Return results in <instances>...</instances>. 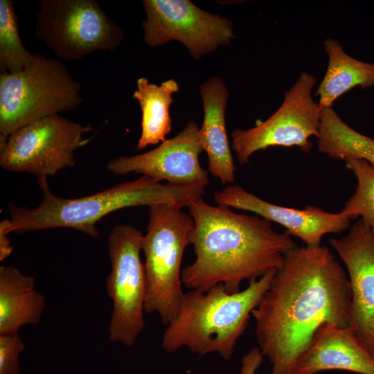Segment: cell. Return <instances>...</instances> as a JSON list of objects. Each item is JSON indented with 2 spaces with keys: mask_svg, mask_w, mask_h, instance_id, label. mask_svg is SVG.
I'll use <instances>...</instances> for the list:
<instances>
[{
  "mask_svg": "<svg viewBox=\"0 0 374 374\" xmlns=\"http://www.w3.org/2000/svg\"><path fill=\"white\" fill-rule=\"evenodd\" d=\"M263 356L259 348H252L241 359L240 374H256L263 362Z\"/></svg>",
  "mask_w": 374,
  "mask_h": 374,
  "instance_id": "cell-24",
  "label": "cell"
},
{
  "mask_svg": "<svg viewBox=\"0 0 374 374\" xmlns=\"http://www.w3.org/2000/svg\"><path fill=\"white\" fill-rule=\"evenodd\" d=\"M329 370L374 374V358L350 327L322 325L310 347L298 359L294 374Z\"/></svg>",
  "mask_w": 374,
  "mask_h": 374,
  "instance_id": "cell-15",
  "label": "cell"
},
{
  "mask_svg": "<svg viewBox=\"0 0 374 374\" xmlns=\"http://www.w3.org/2000/svg\"><path fill=\"white\" fill-rule=\"evenodd\" d=\"M251 315L271 374H294L298 359L322 325L350 327L348 277L328 247L296 246L285 254Z\"/></svg>",
  "mask_w": 374,
  "mask_h": 374,
  "instance_id": "cell-1",
  "label": "cell"
},
{
  "mask_svg": "<svg viewBox=\"0 0 374 374\" xmlns=\"http://www.w3.org/2000/svg\"><path fill=\"white\" fill-rule=\"evenodd\" d=\"M188 208L194 222L190 244L195 259L181 274L188 289L206 291L222 283L227 292H238L244 280L279 269L285 254L297 246L286 231H276L271 222L257 215L212 206L202 197Z\"/></svg>",
  "mask_w": 374,
  "mask_h": 374,
  "instance_id": "cell-2",
  "label": "cell"
},
{
  "mask_svg": "<svg viewBox=\"0 0 374 374\" xmlns=\"http://www.w3.org/2000/svg\"><path fill=\"white\" fill-rule=\"evenodd\" d=\"M371 355H372L373 357L374 358V350H373V352L372 353Z\"/></svg>",
  "mask_w": 374,
  "mask_h": 374,
  "instance_id": "cell-26",
  "label": "cell"
},
{
  "mask_svg": "<svg viewBox=\"0 0 374 374\" xmlns=\"http://www.w3.org/2000/svg\"><path fill=\"white\" fill-rule=\"evenodd\" d=\"M199 132L197 124L189 121L177 135L148 152L111 159L107 170L116 175L136 172L177 185H208V172L199 161L203 150Z\"/></svg>",
  "mask_w": 374,
  "mask_h": 374,
  "instance_id": "cell-12",
  "label": "cell"
},
{
  "mask_svg": "<svg viewBox=\"0 0 374 374\" xmlns=\"http://www.w3.org/2000/svg\"><path fill=\"white\" fill-rule=\"evenodd\" d=\"M214 199L218 205L249 211L283 226L285 231L300 238L306 246H319L325 235L344 232L352 220L341 212L329 213L314 206L297 209L276 205L238 185L215 192Z\"/></svg>",
  "mask_w": 374,
  "mask_h": 374,
  "instance_id": "cell-14",
  "label": "cell"
},
{
  "mask_svg": "<svg viewBox=\"0 0 374 374\" xmlns=\"http://www.w3.org/2000/svg\"><path fill=\"white\" fill-rule=\"evenodd\" d=\"M91 130L90 125H83L60 114L30 123L9 136L0 149V166L37 177L53 175L75 165L74 152L91 141L92 138H84Z\"/></svg>",
  "mask_w": 374,
  "mask_h": 374,
  "instance_id": "cell-9",
  "label": "cell"
},
{
  "mask_svg": "<svg viewBox=\"0 0 374 374\" xmlns=\"http://www.w3.org/2000/svg\"><path fill=\"white\" fill-rule=\"evenodd\" d=\"M37 181L43 194L38 206L28 208L8 203L10 233L71 228L96 238L100 233L97 222L115 211L154 204L188 207L194 200L204 195L207 186L204 184H162L142 175L91 195L66 199L51 190L47 177H39Z\"/></svg>",
  "mask_w": 374,
  "mask_h": 374,
  "instance_id": "cell-3",
  "label": "cell"
},
{
  "mask_svg": "<svg viewBox=\"0 0 374 374\" xmlns=\"http://www.w3.org/2000/svg\"><path fill=\"white\" fill-rule=\"evenodd\" d=\"M143 39L150 47L177 40L195 59L235 38L231 21L204 10L189 0H143Z\"/></svg>",
  "mask_w": 374,
  "mask_h": 374,
  "instance_id": "cell-11",
  "label": "cell"
},
{
  "mask_svg": "<svg viewBox=\"0 0 374 374\" xmlns=\"http://www.w3.org/2000/svg\"><path fill=\"white\" fill-rule=\"evenodd\" d=\"M33 53L24 46L18 29L17 16L12 0H0L1 73H15L28 66Z\"/></svg>",
  "mask_w": 374,
  "mask_h": 374,
  "instance_id": "cell-21",
  "label": "cell"
},
{
  "mask_svg": "<svg viewBox=\"0 0 374 374\" xmlns=\"http://www.w3.org/2000/svg\"><path fill=\"white\" fill-rule=\"evenodd\" d=\"M204 119L199 137L208 158V172L222 184L235 181V167L226 128L225 110L229 91L218 77H211L199 87Z\"/></svg>",
  "mask_w": 374,
  "mask_h": 374,
  "instance_id": "cell-16",
  "label": "cell"
},
{
  "mask_svg": "<svg viewBox=\"0 0 374 374\" xmlns=\"http://www.w3.org/2000/svg\"><path fill=\"white\" fill-rule=\"evenodd\" d=\"M81 91L63 62L38 53L25 69L1 73L0 149L22 126L78 107Z\"/></svg>",
  "mask_w": 374,
  "mask_h": 374,
  "instance_id": "cell-5",
  "label": "cell"
},
{
  "mask_svg": "<svg viewBox=\"0 0 374 374\" xmlns=\"http://www.w3.org/2000/svg\"><path fill=\"white\" fill-rule=\"evenodd\" d=\"M318 150L333 159H362L374 166V139L344 123L331 108L321 109Z\"/></svg>",
  "mask_w": 374,
  "mask_h": 374,
  "instance_id": "cell-20",
  "label": "cell"
},
{
  "mask_svg": "<svg viewBox=\"0 0 374 374\" xmlns=\"http://www.w3.org/2000/svg\"><path fill=\"white\" fill-rule=\"evenodd\" d=\"M9 233L6 229L0 226V260L3 261L7 258L13 250L10 242L6 237Z\"/></svg>",
  "mask_w": 374,
  "mask_h": 374,
  "instance_id": "cell-25",
  "label": "cell"
},
{
  "mask_svg": "<svg viewBox=\"0 0 374 374\" xmlns=\"http://www.w3.org/2000/svg\"><path fill=\"white\" fill-rule=\"evenodd\" d=\"M344 161L355 175L357 186L340 212L351 220L361 217L374 232V166L362 159H347Z\"/></svg>",
  "mask_w": 374,
  "mask_h": 374,
  "instance_id": "cell-22",
  "label": "cell"
},
{
  "mask_svg": "<svg viewBox=\"0 0 374 374\" xmlns=\"http://www.w3.org/2000/svg\"><path fill=\"white\" fill-rule=\"evenodd\" d=\"M148 212L142 245L146 278L144 311L158 313L168 326L177 317L184 292L181 266L194 222L181 208L168 204L150 206Z\"/></svg>",
  "mask_w": 374,
  "mask_h": 374,
  "instance_id": "cell-6",
  "label": "cell"
},
{
  "mask_svg": "<svg viewBox=\"0 0 374 374\" xmlns=\"http://www.w3.org/2000/svg\"><path fill=\"white\" fill-rule=\"evenodd\" d=\"M276 271L269 270L236 293L227 292L222 283L184 292L179 313L163 332V349L174 353L187 347L202 356L217 353L229 360Z\"/></svg>",
  "mask_w": 374,
  "mask_h": 374,
  "instance_id": "cell-4",
  "label": "cell"
},
{
  "mask_svg": "<svg viewBox=\"0 0 374 374\" xmlns=\"http://www.w3.org/2000/svg\"><path fill=\"white\" fill-rule=\"evenodd\" d=\"M323 46L329 61L316 92L320 109L332 107L337 98L355 87L366 89L374 86V63L350 57L340 43L332 38L326 39Z\"/></svg>",
  "mask_w": 374,
  "mask_h": 374,
  "instance_id": "cell-18",
  "label": "cell"
},
{
  "mask_svg": "<svg viewBox=\"0 0 374 374\" xmlns=\"http://www.w3.org/2000/svg\"><path fill=\"white\" fill-rule=\"evenodd\" d=\"M329 243L344 263L351 289L350 328L372 354L374 350V232L359 219Z\"/></svg>",
  "mask_w": 374,
  "mask_h": 374,
  "instance_id": "cell-13",
  "label": "cell"
},
{
  "mask_svg": "<svg viewBox=\"0 0 374 374\" xmlns=\"http://www.w3.org/2000/svg\"><path fill=\"white\" fill-rule=\"evenodd\" d=\"M143 239L139 229L126 224H116L107 239L112 269L106 290L113 301L108 337L127 346L135 344L145 327L146 278L140 256Z\"/></svg>",
  "mask_w": 374,
  "mask_h": 374,
  "instance_id": "cell-8",
  "label": "cell"
},
{
  "mask_svg": "<svg viewBox=\"0 0 374 374\" xmlns=\"http://www.w3.org/2000/svg\"><path fill=\"white\" fill-rule=\"evenodd\" d=\"M35 284L33 277L15 266L0 267V335L18 333L23 326L39 322L45 298Z\"/></svg>",
  "mask_w": 374,
  "mask_h": 374,
  "instance_id": "cell-17",
  "label": "cell"
},
{
  "mask_svg": "<svg viewBox=\"0 0 374 374\" xmlns=\"http://www.w3.org/2000/svg\"><path fill=\"white\" fill-rule=\"evenodd\" d=\"M316 78L303 72L277 111L263 123L231 133V148L240 165L248 163L256 152L269 147H299L303 152L312 148L310 137L319 134L321 109L312 97Z\"/></svg>",
  "mask_w": 374,
  "mask_h": 374,
  "instance_id": "cell-10",
  "label": "cell"
},
{
  "mask_svg": "<svg viewBox=\"0 0 374 374\" xmlns=\"http://www.w3.org/2000/svg\"><path fill=\"white\" fill-rule=\"evenodd\" d=\"M35 30L57 58L66 61L98 51L114 52L123 38L96 0H42Z\"/></svg>",
  "mask_w": 374,
  "mask_h": 374,
  "instance_id": "cell-7",
  "label": "cell"
},
{
  "mask_svg": "<svg viewBox=\"0 0 374 374\" xmlns=\"http://www.w3.org/2000/svg\"><path fill=\"white\" fill-rule=\"evenodd\" d=\"M24 348L18 333L0 335V374H19V356Z\"/></svg>",
  "mask_w": 374,
  "mask_h": 374,
  "instance_id": "cell-23",
  "label": "cell"
},
{
  "mask_svg": "<svg viewBox=\"0 0 374 374\" xmlns=\"http://www.w3.org/2000/svg\"><path fill=\"white\" fill-rule=\"evenodd\" d=\"M136 87L133 98L138 100L142 113L141 134L136 145L139 150L163 142L170 132L172 95L179 91V85L172 79L157 85L142 77L137 80Z\"/></svg>",
  "mask_w": 374,
  "mask_h": 374,
  "instance_id": "cell-19",
  "label": "cell"
}]
</instances>
